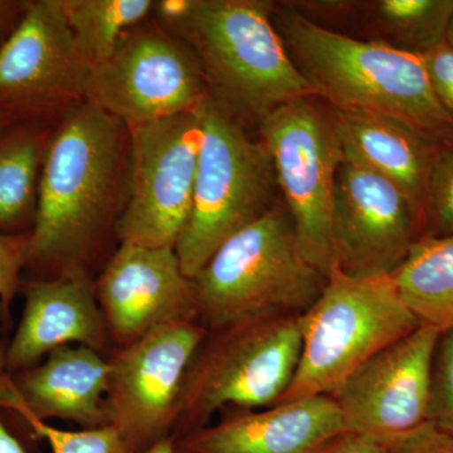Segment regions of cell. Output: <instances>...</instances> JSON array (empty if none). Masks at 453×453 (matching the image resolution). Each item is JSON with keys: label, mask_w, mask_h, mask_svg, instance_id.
Segmentation results:
<instances>
[{"label": "cell", "mask_w": 453, "mask_h": 453, "mask_svg": "<svg viewBox=\"0 0 453 453\" xmlns=\"http://www.w3.org/2000/svg\"><path fill=\"white\" fill-rule=\"evenodd\" d=\"M129 130L88 103L71 107L50 131L38 186L27 264L83 267L127 193Z\"/></svg>", "instance_id": "1"}, {"label": "cell", "mask_w": 453, "mask_h": 453, "mask_svg": "<svg viewBox=\"0 0 453 453\" xmlns=\"http://www.w3.org/2000/svg\"><path fill=\"white\" fill-rule=\"evenodd\" d=\"M273 22L301 74L333 110L388 116L438 142L453 136L421 56L342 35L288 5L273 12Z\"/></svg>", "instance_id": "2"}, {"label": "cell", "mask_w": 453, "mask_h": 453, "mask_svg": "<svg viewBox=\"0 0 453 453\" xmlns=\"http://www.w3.org/2000/svg\"><path fill=\"white\" fill-rule=\"evenodd\" d=\"M273 12L265 0H196L172 33L198 59L208 97L241 124H259L283 104L318 97L292 61Z\"/></svg>", "instance_id": "3"}, {"label": "cell", "mask_w": 453, "mask_h": 453, "mask_svg": "<svg viewBox=\"0 0 453 453\" xmlns=\"http://www.w3.org/2000/svg\"><path fill=\"white\" fill-rule=\"evenodd\" d=\"M325 282L301 251L285 204H275L228 238L193 279L198 321L214 330L249 319L300 316Z\"/></svg>", "instance_id": "4"}, {"label": "cell", "mask_w": 453, "mask_h": 453, "mask_svg": "<svg viewBox=\"0 0 453 453\" xmlns=\"http://www.w3.org/2000/svg\"><path fill=\"white\" fill-rule=\"evenodd\" d=\"M299 323V365L279 403L332 396L366 360L421 325L392 277H353L335 266Z\"/></svg>", "instance_id": "5"}, {"label": "cell", "mask_w": 453, "mask_h": 453, "mask_svg": "<svg viewBox=\"0 0 453 453\" xmlns=\"http://www.w3.org/2000/svg\"><path fill=\"white\" fill-rule=\"evenodd\" d=\"M299 318H255L208 330L184 380L175 442L226 408L262 410L281 401L299 365Z\"/></svg>", "instance_id": "6"}, {"label": "cell", "mask_w": 453, "mask_h": 453, "mask_svg": "<svg viewBox=\"0 0 453 453\" xmlns=\"http://www.w3.org/2000/svg\"><path fill=\"white\" fill-rule=\"evenodd\" d=\"M192 211L175 253L190 280L232 235L273 205L275 169L261 140L207 97Z\"/></svg>", "instance_id": "7"}, {"label": "cell", "mask_w": 453, "mask_h": 453, "mask_svg": "<svg viewBox=\"0 0 453 453\" xmlns=\"http://www.w3.org/2000/svg\"><path fill=\"white\" fill-rule=\"evenodd\" d=\"M301 251L324 276L333 268L335 180L344 162L335 116L319 97L283 104L258 124Z\"/></svg>", "instance_id": "8"}, {"label": "cell", "mask_w": 453, "mask_h": 453, "mask_svg": "<svg viewBox=\"0 0 453 453\" xmlns=\"http://www.w3.org/2000/svg\"><path fill=\"white\" fill-rule=\"evenodd\" d=\"M199 109L127 127V198L116 222L120 243L175 250L192 211L202 145Z\"/></svg>", "instance_id": "9"}, {"label": "cell", "mask_w": 453, "mask_h": 453, "mask_svg": "<svg viewBox=\"0 0 453 453\" xmlns=\"http://www.w3.org/2000/svg\"><path fill=\"white\" fill-rule=\"evenodd\" d=\"M207 97L193 50L159 25L142 23L89 71L85 101L133 127L196 111Z\"/></svg>", "instance_id": "10"}, {"label": "cell", "mask_w": 453, "mask_h": 453, "mask_svg": "<svg viewBox=\"0 0 453 453\" xmlns=\"http://www.w3.org/2000/svg\"><path fill=\"white\" fill-rule=\"evenodd\" d=\"M207 334L199 321L165 325L110 359L107 421L134 453L173 438L184 380Z\"/></svg>", "instance_id": "11"}, {"label": "cell", "mask_w": 453, "mask_h": 453, "mask_svg": "<svg viewBox=\"0 0 453 453\" xmlns=\"http://www.w3.org/2000/svg\"><path fill=\"white\" fill-rule=\"evenodd\" d=\"M88 73L61 0L27 2L0 49V119L13 127L65 113L85 103Z\"/></svg>", "instance_id": "12"}, {"label": "cell", "mask_w": 453, "mask_h": 453, "mask_svg": "<svg viewBox=\"0 0 453 453\" xmlns=\"http://www.w3.org/2000/svg\"><path fill=\"white\" fill-rule=\"evenodd\" d=\"M440 334L419 325L349 375L332 395L347 431L386 443L428 421Z\"/></svg>", "instance_id": "13"}, {"label": "cell", "mask_w": 453, "mask_h": 453, "mask_svg": "<svg viewBox=\"0 0 453 453\" xmlns=\"http://www.w3.org/2000/svg\"><path fill=\"white\" fill-rule=\"evenodd\" d=\"M422 235L412 205L395 184L342 163L334 193L333 266L353 277L390 276Z\"/></svg>", "instance_id": "14"}, {"label": "cell", "mask_w": 453, "mask_h": 453, "mask_svg": "<svg viewBox=\"0 0 453 453\" xmlns=\"http://www.w3.org/2000/svg\"><path fill=\"white\" fill-rule=\"evenodd\" d=\"M109 334L127 347L165 325L198 321L193 280L174 249L120 243L95 288Z\"/></svg>", "instance_id": "15"}, {"label": "cell", "mask_w": 453, "mask_h": 453, "mask_svg": "<svg viewBox=\"0 0 453 453\" xmlns=\"http://www.w3.org/2000/svg\"><path fill=\"white\" fill-rule=\"evenodd\" d=\"M25 310L11 344L5 369L25 372L44 356L68 345L103 351L107 327L83 267L68 268L55 279L35 280L25 286Z\"/></svg>", "instance_id": "16"}, {"label": "cell", "mask_w": 453, "mask_h": 453, "mask_svg": "<svg viewBox=\"0 0 453 453\" xmlns=\"http://www.w3.org/2000/svg\"><path fill=\"white\" fill-rule=\"evenodd\" d=\"M342 431L333 396L315 395L226 413L181 437L175 447L178 453H311Z\"/></svg>", "instance_id": "17"}, {"label": "cell", "mask_w": 453, "mask_h": 453, "mask_svg": "<svg viewBox=\"0 0 453 453\" xmlns=\"http://www.w3.org/2000/svg\"><path fill=\"white\" fill-rule=\"evenodd\" d=\"M333 111L344 162L395 184L412 205L425 235L429 178L441 142L388 116Z\"/></svg>", "instance_id": "18"}, {"label": "cell", "mask_w": 453, "mask_h": 453, "mask_svg": "<svg viewBox=\"0 0 453 453\" xmlns=\"http://www.w3.org/2000/svg\"><path fill=\"white\" fill-rule=\"evenodd\" d=\"M110 372L111 363L100 351L68 345L20 372L14 383L37 418H59L92 429L109 426L105 401Z\"/></svg>", "instance_id": "19"}, {"label": "cell", "mask_w": 453, "mask_h": 453, "mask_svg": "<svg viewBox=\"0 0 453 453\" xmlns=\"http://www.w3.org/2000/svg\"><path fill=\"white\" fill-rule=\"evenodd\" d=\"M390 277L419 324L453 327V234L417 240Z\"/></svg>", "instance_id": "20"}, {"label": "cell", "mask_w": 453, "mask_h": 453, "mask_svg": "<svg viewBox=\"0 0 453 453\" xmlns=\"http://www.w3.org/2000/svg\"><path fill=\"white\" fill-rule=\"evenodd\" d=\"M50 131L40 122L0 133V226L11 228L35 216L38 186Z\"/></svg>", "instance_id": "21"}, {"label": "cell", "mask_w": 453, "mask_h": 453, "mask_svg": "<svg viewBox=\"0 0 453 453\" xmlns=\"http://www.w3.org/2000/svg\"><path fill=\"white\" fill-rule=\"evenodd\" d=\"M365 8L369 40L417 56L446 43L453 16V0H377Z\"/></svg>", "instance_id": "22"}, {"label": "cell", "mask_w": 453, "mask_h": 453, "mask_svg": "<svg viewBox=\"0 0 453 453\" xmlns=\"http://www.w3.org/2000/svg\"><path fill=\"white\" fill-rule=\"evenodd\" d=\"M76 49L89 71L113 55L153 12V0H61Z\"/></svg>", "instance_id": "23"}, {"label": "cell", "mask_w": 453, "mask_h": 453, "mask_svg": "<svg viewBox=\"0 0 453 453\" xmlns=\"http://www.w3.org/2000/svg\"><path fill=\"white\" fill-rule=\"evenodd\" d=\"M0 407L8 408L23 418L33 434L43 440L52 453H134L120 432L112 426L67 431L37 418L5 372L0 374Z\"/></svg>", "instance_id": "24"}, {"label": "cell", "mask_w": 453, "mask_h": 453, "mask_svg": "<svg viewBox=\"0 0 453 453\" xmlns=\"http://www.w3.org/2000/svg\"><path fill=\"white\" fill-rule=\"evenodd\" d=\"M451 234H453V136L438 146L436 160L429 178L425 216V235L445 237Z\"/></svg>", "instance_id": "25"}, {"label": "cell", "mask_w": 453, "mask_h": 453, "mask_svg": "<svg viewBox=\"0 0 453 453\" xmlns=\"http://www.w3.org/2000/svg\"><path fill=\"white\" fill-rule=\"evenodd\" d=\"M428 421L453 434V327L440 334L434 351Z\"/></svg>", "instance_id": "26"}, {"label": "cell", "mask_w": 453, "mask_h": 453, "mask_svg": "<svg viewBox=\"0 0 453 453\" xmlns=\"http://www.w3.org/2000/svg\"><path fill=\"white\" fill-rule=\"evenodd\" d=\"M28 234H0V303L8 310L27 265Z\"/></svg>", "instance_id": "27"}, {"label": "cell", "mask_w": 453, "mask_h": 453, "mask_svg": "<svg viewBox=\"0 0 453 453\" xmlns=\"http://www.w3.org/2000/svg\"><path fill=\"white\" fill-rule=\"evenodd\" d=\"M383 445L387 453H453V434L427 421Z\"/></svg>", "instance_id": "28"}, {"label": "cell", "mask_w": 453, "mask_h": 453, "mask_svg": "<svg viewBox=\"0 0 453 453\" xmlns=\"http://www.w3.org/2000/svg\"><path fill=\"white\" fill-rule=\"evenodd\" d=\"M432 91L453 120V49L441 44L421 56Z\"/></svg>", "instance_id": "29"}, {"label": "cell", "mask_w": 453, "mask_h": 453, "mask_svg": "<svg viewBox=\"0 0 453 453\" xmlns=\"http://www.w3.org/2000/svg\"><path fill=\"white\" fill-rule=\"evenodd\" d=\"M311 453H387L386 447L380 441L372 440L357 432H340L327 438Z\"/></svg>", "instance_id": "30"}, {"label": "cell", "mask_w": 453, "mask_h": 453, "mask_svg": "<svg viewBox=\"0 0 453 453\" xmlns=\"http://www.w3.org/2000/svg\"><path fill=\"white\" fill-rule=\"evenodd\" d=\"M196 0H159L154 2L153 13L159 26L169 33L183 25L195 9Z\"/></svg>", "instance_id": "31"}, {"label": "cell", "mask_w": 453, "mask_h": 453, "mask_svg": "<svg viewBox=\"0 0 453 453\" xmlns=\"http://www.w3.org/2000/svg\"><path fill=\"white\" fill-rule=\"evenodd\" d=\"M27 2L0 0V49L14 31L25 12Z\"/></svg>", "instance_id": "32"}, {"label": "cell", "mask_w": 453, "mask_h": 453, "mask_svg": "<svg viewBox=\"0 0 453 453\" xmlns=\"http://www.w3.org/2000/svg\"><path fill=\"white\" fill-rule=\"evenodd\" d=\"M5 348L0 339V374L5 371ZM0 453H27L19 440L7 428L0 419Z\"/></svg>", "instance_id": "33"}, {"label": "cell", "mask_w": 453, "mask_h": 453, "mask_svg": "<svg viewBox=\"0 0 453 453\" xmlns=\"http://www.w3.org/2000/svg\"><path fill=\"white\" fill-rule=\"evenodd\" d=\"M142 453H178L177 447H175V441L173 438L164 440L162 442L157 443L150 449Z\"/></svg>", "instance_id": "34"}, {"label": "cell", "mask_w": 453, "mask_h": 453, "mask_svg": "<svg viewBox=\"0 0 453 453\" xmlns=\"http://www.w3.org/2000/svg\"><path fill=\"white\" fill-rule=\"evenodd\" d=\"M446 43L453 49V16L451 22H449V32H447Z\"/></svg>", "instance_id": "35"}, {"label": "cell", "mask_w": 453, "mask_h": 453, "mask_svg": "<svg viewBox=\"0 0 453 453\" xmlns=\"http://www.w3.org/2000/svg\"><path fill=\"white\" fill-rule=\"evenodd\" d=\"M8 127L9 125L7 124V122L3 121L2 119H0V133H2V131H4L5 129H8Z\"/></svg>", "instance_id": "36"}]
</instances>
